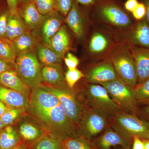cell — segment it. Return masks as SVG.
Instances as JSON below:
<instances>
[{
  "label": "cell",
  "mask_w": 149,
  "mask_h": 149,
  "mask_svg": "<svg viewBox=\"0 0 149 149\" xmlns=\"http://www.w3.org/2000/svg\"><path fill=\"white\" fill-rule=\"evenodd\" d=\"M132 149H144V143L142 139L138 136H134Z\"/></svg>",
  "instance_id": "42"
},
{
  "label": "cell",
  "mask_w": 149,
  "mask_h": 149,
  "mask_svg": "<svg viewBox=\"0 0 149 149\" xmlns=\"http://www.w3.org/2000/svg\"><path fill=\"white\" fill-rule=\"evenodd\" d=\"M0 101L9 108H18L27 110L29 100L21 93L0 85Z\"/></svg>",
  "instance_id": "18"
},
{
  "label": "cell",
  "mask_w": 149,
  "mask_h": 149,
  "mask_svg": "<svg viewBox=\"0 0 149 149\" xmlns=\"http://www.w3.org/2000/svg\"><path fill=\"white\" fill-rule=\"evenodd\" d=\"M70 38L66 26L62 25L51 39L47 47L51 49L61 59L69 49Z\"/></svg>",
  "instance_id": "16"
},
{
  "label": "cell",
  "mask_w": 149,
  "mask_h": 149,
  "mask_svg": "<svg viewBox=\"0 0 149 149\" xmlns=\"http://www.w3.org/2000/svg\"><path fill=\"white\" fill-rule=\"evenodd\" d=\"M32 149H63L62 141L47 134L32 145Z\"/></svg>",
  "instance_id": "26"
},
{
  "label": "cell",
  "mask_w": 149,
  "mask_h": 149,
  "mask_svg": "<svg viewBox=\"0 0 149 149\" xmlns=\"http://www.w3.org/2000/svg\"><path fill=\"white\" fill-rule=\"evenodd\" d=\"M126 149L123 148V149Z\"/></svg>",
  "instance_id": "50"
},
{
  "label": "cell",
  "mask_w": 149,
  "mask_h": 149,
  "mask_svg": "<svg viewBox=\"0 0 149 149\" xmlns=\"http://www.w3.org/2000/svg\"><path fill=\"white\" fill-rule=\"evenodd\" d=\"M74 0H56L55 10L66 17L72 8Z\"/></svg>",
  "instance_id": "33"
},
{
  "label": "cell",
  "mask_w": 149,
  "mask_h": 149,
  "mask_svg": "<svg viewBox=\"0 0 149 149\" xmlns=\"http://www.w3.org/2000/svg\"><path fill=\"white\" fill-rule=\"evenodd\" d=\"M108 45V41L105 36L101 33H95L91 37L89 49L93 54H99L104 52Z\"/></svg>",
  "instance_id": "28"
},
{
  "label": "cell",
  "mask_w": 149,
  "mask_h": 149,
  "mask_svg": "<svg viewBox=\"0 0 149 149\" xmlns=\"http://www.w3.org/2000/svg\"><path fill=\"white\" fill-rule=\"evenodd\" d=\"M144 143V149H149V140L142 139Z\"/></svg>",
  "instance_id": "46"
},
{
  "label": "cell",
  "mask_w": 149,
  "mask_h": 149,
  "mask_svg": "<svg viewBox=\"0 0 149 149\" xmlns=\"http://www.w3.org/2000/svg\"><path fill=\"white\" fill-rule=\"evenodd\" d=\"M10 15L7 6L0 10V39L6 37V27Z\"/></svg>",
  "instance_id": "34"
},
{
  "label": "cell",
  "mask_w": 149,
  "mask_h": 149,
  "mask_svg": "<svg viewBox=\"0 0 149 149\" xmlns=\"http://www.w3.org/2000/svg\"><path fill=\"white\" fill-rule=\"evenodd\" d=\"M40 86L58 99L68 117L79 130V123L84 107L72 89L70 88L66 83L58 86L42 84Z\"/></svg>",
  "instance_id": "4"
},
{
  "label": "cell",
  "mask_w": 149,
  "mask_h": 149,
  "mask_svg": "<svg viewBox=\"0 0 149 149\" xmlns=\"http://www.w3.org/2000/svg\"><path fill=\"white\" fill-rule=\"evenodd\" d=\"M0 85L21 93L29 100L32 91L19 77L15 70L0 74Z\"/></svg>",
  "instance_id": "14"
},
{
  "label": "cell",
  "mask_w": 149,
  "mask_h": 149,
  "mask_svg": "<svg viewBox=\"0 0 149 149\" xmlns=\"http://www.w3.org/2000/svg\"><path fill=\"white\" fill-rule=\"evenodd\" d=\"M64 62L65 65L69 69H75L77 68L79 64L78 58L73 54L68 52L64 58Z\"/></svg>",
  "instance_id": "36"
},
{
  "label": "cell",
  "mask_w": 149,
  "mask_h": 149,
  "mask_svg": "<svg viewBox=\"0 0 149 149\" xmlns=\"http://www.w3.org/2000/svg\"><path fill=\"white\" fill-rule=\"evenodd\" d=\"M22 120L18 131L21 140L32 144L47 133L34 119Z\"/></svg>",
  "instance_id": "15"
},
{
  "label": "cell",
  "mask_w": 149,
  "mask_h": 149,
  "mask_svg": "<svg viewBox=\"0 0 149 149\" xmlns=\"http://www.w3.org/2000/svg\"><path fill=\"white\" fill-rule=\"evenodd\" d=\"M100 85L105 88L110 97L122 111L135 115L139 113V104L134 88L119 78Z\"/></svg>",
  "instance_id": "6"
},
{
  "label": "cell",
  "mask_w": 149,
  "mask_h": 149,
  "mask_svg": "<svg viewBox=\"0 0 149 149\" xmlns=\"http://www.w3.org/2000/svg\"><path fill=\"white\" fill-rule=\"evenodd\" d=\"M12 42L17 55L35 49L38 43L29 30L16 37Z\"/></svg>",
  "instance_id": "23"
},
{
  "label": "cell",
  "mask_w": 149,
  "mask_h": 149,
  "mask_svg": "<svg viewBox=\"0 0 149 149\" xmlns=\"http://www.w3.org/2000/svg\"><path fill=\"white\" fill-rule=\"evenodd\" d=\"M7 6L6 0H0V10Z\"/></svg>",
  "instance_id": "45"
},
{
  "label": "cell",
  "mask_w": 149,
  "mask_h": 149,
  "mask_svg": "<svg viewBox=\"0 0 149 149\" xmlns=\"http://www.w3.org/2000/svg\"><path fill=\"white\" fill-rule=\"evenodd\" d=\"M62 16L55 10L43 15L38 26L31 31L38 42L46 46L48 45L52 37L62 25Z\"/></svg>",
  "instance_id": "9"
},
{
  "label": "cell",
  "mask_w": 149,
  "mask_h": 149,
  "mask_svg": "<svg viewBox=\"0 0 149 149\" xmlns=\"http://www.w3.org/2000/svg\"><path fill=\"white\" fill-rule=\"evenodd\" d=\"M93 7L95 12L100 17L113 25L123 27L131 24L130 17L116 0L105 2Z\"/></svg>",
  "instance_id": "10"
},
{
  "label": "cell",
  "mask_w": 149,
  "mask_h": 149,
  "mask_svg": "<svg viewBox=\"0 0 149 149\" xmlns=\"http://www.w3.org/2000/svg\"><path fill=\"white\" fill-rule=\"evenodd\" d=\"M84 75L82 72L77 68L68 70L65 74V79L67 86L72 89L74 85Z\"/></svg>",
  "instance_id": "31"
},
{
  "label": "cell",
  "mask_w": 149,
  "mask_h": 149,
  "mask_svg": "<svg viewBox=\"0 0 149 149\" xmlns=\"http://www.w3.org/2000/svg\"><path fill=\"white\" fill-rule=\"evenodd\" d=\"M109 122L112 128L131 143L135 136L149 140V122L140 119L136 115L121 111Z\"/></svg>",
  "instance_id": "2"
},
{
  "label": "cell",
  "mask_w": 149,
  "mask_h": 149,
  "mask_svg": "<svg viewBox=\"0 0 149 149\" xmlns=\"http://www.w3.org/2000/svg\"><path fill=\"white\" fill-rule=\"evenodd\" d=\"M18 14L30 31L37 27L43 16L37 9L34 0H22L19 6Z\"/></svg>",
  "instance_id": "13"
},
{
  "label": "cell",
  "mask_w": 149,
  "mask_h": 149,
  "mask_svg": "<svg viewBox=\"0 0 149 149\" xmlns=\"http://www.w3.org/2000/svg\"><path fill=\"white\" fill-rule=\"evenodd\" d=\"M112 63L118 77L129 86L135 88L138 84L136 65L130 51L122 49L112 55Z\"/></svg>",
  "instance_id": "7"
},
{
  "label": "cell",
  "mask_w": 149,
  "mask_h": 149,
  "mask_svg": "<svg viewBox=\"0 0 149 149\" xmlns=\"http://www.w3.org/2000/svg\"><path fill=\"white\" fill-rule=\"evenodd\" d=\"M67 24L77 38L83 39L84 35L83 16L78 4L74 0L71 9L66 17Z\"/></svg>",
  "instance_id": "19"
},
{
  "label": "cell",
  "mask_w": 149,
  "mask_h": 149,
  "mask_svg": "<svg viewBox=\"0 0 149 149\" xmlns=\"http://www.w3.org/2000/svg\"><path fill=\"white\" fill-rule=\"evenodd\" d=\"M9 107L6 105L2 102L0 101V117L4 113Z\"/></svg>",
  "instance_id": "44"
},
{
  "label": "cell",
  "mask_w": 149,
  "mask_h": 149,
  "mask_svg": "<svg viewBox=\"0 0 149 149\" xmlns=\"http://www.w3.org/2000/svg\"><path fill=\"white\" fill-rule=\"evenodd\" d=\"M37 9L43 15L55 10L56 0H34Z\"/></svg>",
  "instance_id": "32"
},
{
  "label": "cell",
  "mask_w": 149,
  "mask_h": 149,
  "mask_svg": "<svg viewBox=\"0 0 149 149\" xmlns=\"http://www.w3.org/2000/svg\"><path fill=\"white\" fill-rule=\"evenodd\" d=\"M27 110L18 108H9L0 117L5 126L10 125L23 116Z\"/></svg>",
  "instance_id": "29"
},
{
  "label": "cell",
  "mask_w": 149,
  "mask_h": 149,
  "mask_svg": "<svg viewBox=\"0 0 149 149\" xmlns=\"http://www.w3.org/2000/svg\"><path fill=\"white\" fill-rule=\"evenodd\" d=\"M113 0H75L76 2L85 6L91 7Z\"/></svg>",
  "instance_id": "39"
},
{
  "label": "cell",
  "mask_w": 149,
  "mask_h": 149,
  "mask_svg": "<svg viewBox=\"0 0 149 149\" xmlns=\"http://www.w3.org/2000/svg\"><path fill=\"white\" fill-rule=\"evenodd\" d=\"M17 56L12 42L6 38L0 39V58L15 65Z\"/></svg>",
  "instance_id": "25"
},
{
  "label": "cell",
  "mask_w": 149,
  "mask_h": 149,
  "mask_svg": "<svg viewBox=\"0 0 149 149\" xmlns=\"http://www.w3.org/2000/svg\"><path fill=\"white\" fill-rule=\"evenodd\" d=\"M109 121L90 108L84 107L79 125L82 136L90 140L107 128Z\"/></svg>",
  "instance_id": "8"
},
{
  "label": "cell",
  "mask_w": 149,
  "mask_h": 149,
  "mask_svg": "<svg viewBox=\"0 0 149 149\" xmlns=\"http://www.w3.org/2000/svg\"><path fill=\"white\" fill-rule=\"evenodd\" d=\"M99 138L97 146L100 149H110L120 146L123 148L130 149L131 143L125 139L113 128H108Z\"/></svg>",
  "instance_id": "17"
},
{
  "label": "cell",
  "mask_w": 149,
  "mask_h": 149,
  "mask_svg": "<svg viewBox=\"0 0 149 149\" xmlns=\"http://www.w3.org/2000/svg\"></svg>",
  "instance_id": "51"
},
{
  "label": "cell",
  "mask_w": 149,
  "mask_h": 149,
  "mask_svg": "<svg viewBox=\"0 0 149 149\" xmlns=\"http://www.w3.org/2000/svg\"><path fill=\"white\" fill-rule=\"evenodd\" d=\"M138 104L149 105V78L134 88Z\"/></svg>",
  "instance_id": "30"
},
{
  "label": "cell",
  "mask_w": 149,
  "mask_h": 149,
  "mask_svg": "<svg viewBox=\"0 0 149 149\" xmlns=\"http://www.w3.org/2000/svg\"><path fill=\"white\" fill-rule=\"evenodd\" d=\"M141 2L143 3L146 6V17L149 24V0H141Z\"/></svg>",
  "instance_id": "43"
},
{
  "label": "cell",
  "mask_w": 149,
  "mask_h": 149,
  "mask_svg": "<svg viewBox=\"0 0 149 149\" xmlns=\"http://www.w3.org/2000/svg\"><path fill=\"white\" fill-rule=\"evenodd\" d=\"M15 70V65L0 58V74L10 71Z\"/></svg>",
  "instance_id": "40"
},
{
  "label": "cell",
  "mask_w": 149,
  "mask_h": 149,
  "mask_svg": "<svg viewBox=\"0 0 149 149\" xmlns=\"http://www.w3.org/2000/svg\"><path fill=\"white\" fill-rule=\"evenodd\" d=\"M85 93L88 107L102 115L109 121L122 111L110 97L105 88L101 85L88 84Z\"/></svg>",
  "instance_id": "3"
},
{
  "label": "cell",
  "mask_w": 149,
  "mask_h": 149,
  "mask_svg": "<svg viewBox=\"0 0 149 149\" xmlns=\"http://www.w3.org/2000/svg\"><path fill=\"white\" fill-rule=\"evenodd\" d=\"M21 141L18 131L10 125L5 126L0 132V149H13Z\"/></svg>",
  "instance_id": "22"
},
{
  "label": "cell",
  "mask_w": 149,
  "mask_h": 149,
  "mask_svg": "<svg viewBox=\"0 0 149 149\" xmlns=\"http://www.w3.org/2000/svg\"><path fill=\"white\" fill-rule=\"evenodd\" d=\"M62 143L63 149H97L90 140L83 136L67 138Z\"/></svg>",
  "instance_id": "27"
},
{
  "label": "cell",
  "mask_w": 149,
  "mask_h": 149,
  "mask_svg": "<svg viewBox=\"0 0 149 149\" xmlns=\"http://www.w3.org/2000/svg\"><path fill=\"white\" fill-rule=\"evenodd\" d=\"M144 112L149 118V105H147L143 109Z\"/></svg>",
  "instance_id": "47"
},
{
  "label": "cell",
  "mask_w": 149,
  "mask_h": 149,
  "mask_svg": "<svg viewBox=\"0 0 149 149\" xmlns=\"http://www.w3.org/2000/svg\"><path fill=\"white\" fill-rule=\"evenodd\" d=\"M42 81L52 86L65 84V76L60 63L44 66L42 68Z\"/></svg>",
  "instance_id": "21"
},
{
  "label": "cell",
  "mask_w": 149,
  "mask_h": 149,
  "mask_svg": "<svg viewBox=\"0 0 149 149\" xmlns=\"http://www.w3.org/2000/svg\"><path fill=\"white\" fill-rule=\"evenodd\" d=\"M86 80L93 84H101L118 79L113 63L105 62L91 68L87 72Z\"/></svg>",
  "instance_id": "12"
},
{
  "label": "cell",
  "mask_w": 149,
  "mask_h": 149,
  "mask_svg": "<svg viewBox=\"0 0 149 149\" xmlns=\"http://www.w3.org/2000/svg\"><path fill=\"white\" fill-rule=\"evenodd\" d=\"M42 68L34 50L17 55L15 71L30 89L37 88L42 84Z\"/></svg>",
  "instance_id": "5"
},
{
  "label": "cell",
  "mask_w": 149,
  "mask_h": 149,
  "mask_svg": "<svg viewBox=\"0 0 149 149\" xmlns=\"http://www.w3.org/2000/svg\"><path fill=\"white\" fill-rule=\"evenodd\" d=\"M34 50L40 64L44 66L61 62V59L54 51L42 43L38 42Z\"/></svg>",
  "instance_id": "24"
},
{
  "label": "cell",
  "mask_w": 149,
  "mask_h": 149,
  "mask_svg": "<svg viewBox=\"0 0 149 149\" xmlns=\"http://www.w3.org/2000/svg\"><path fill=\"white\" fill-rule=\"evenodd\" d=\"M6 38L12 41L16 37L15 26V15H10L6 30Z\"/></svg>",
  "instance_id": "35"
},
{
  "label": "cell",
  "mask_w": 149,
  "mask_h": 149,
  "mask_svg": "<svg viewBox=\"0 0 149 149\" xmlns=\"http://www.w3.org/2000/svg\"><path fill=\"white\" fill-rule=\"evenodd\" d=\"M27 111L46 133L54 138L63 141L81 136L58 99L40 86L32 89Z\"/></svg>",
  "instance_id": "1"
},
{
  "label": "cell",
  "mask_w": 149,
  "mask_h": 149,
  "mask_svg": "<svg viewBox=\"0 0 149 149\" xmlns=\"http://www.w3.org/2000/svg\"><path fill=\"white\" fill-rule=\"evenodd\" d=\"M133 17L137 20L143 19L146 14V8L143 3H139L135 10L132 13Z\"/></svg>",
  "instance_id": "37"
},
{
  "label": "cell",
  "mask_w": 149,
  "mask_h": 149,
  "mask_svg": "<svg viewBox=\"0 0 149 149\" xmlns=\"http://www.w3.org/2000/svg\"><path fill=\"white\" fill-rule=\"evenodd\" d=\"M10 15H18L19 6L22 0H6Z\"/></svg>",
  "instance_id": "38"
},
{
  "label": "cell",
  "mask_w": 149,
  "mask_h": 149,
  "mask_svg": "<svg viewBox=\"0 0 149 149\" xmlns=\"http://www.w3.org/2000/svg\"><path fill=\"white\" fill-rule=\"evenodd\" d=\"M131 39L133 46L149 48V24L146 17L135 24Z\"/></svg>",
  "instance_id": "20"
},
{
  "label": "cell",
  "mask_w": 149,
  "mask_h": 149,
  "mask_svg": "<svg viewBox=\"0 0 149 149\" xmlns=\"http://www.w3.org/2000/svg\"><path fill=\"white\" fill-rule=\"evenodd\" d=\"M5 127V126L4 125L2 121L1 118H0V132L1 131V130H2L3 128H4Z\"/></svg>",
  "instance_id": "49"
},
{
  "label": "cell",
  "mask_w": 149,
  "mask_h": 149,
  "mask_svg": "<svg viewBox=\"0 0 149 149\" xmlns=\"http://www.w3.org/2000/svg\"><path fill=\"white\" fill-rule=\"evenodd\" d=\"M139 3L138 0H127L124 3V9L128 12L132 13L136 8Z\"/></svg>",
  "instance_id": "41"
},
{
  "label": "cell",
  "mask_w": 149,
  "mask_h": 149,
  "mask_svg": "<svg viewBox=\"0 0 149 149\" xmlns=\"http://www.w3.org/2000/svg\"><path fill=\"white\" fill-rule=\"evenodd\" d=\"M130 52L136 65L138 84L149 78V48L131 46Z\"/></svg>",
  "instance_id": "11"
},
{
  "label": "cell",
  "mask_w": 149,
  "mask_h": 149,
  "mask_svg": "<svg viewBox=\"0 0 149 149\" xmlns=\"http://www.w3.org/2000/svg\"><path fill=\"white\" fill-rule=\"evenodd\" d=\"M13 149H27V148L22 144H20Z\"/></svg>",
  "instance_id": "48"
}]
</instances>
